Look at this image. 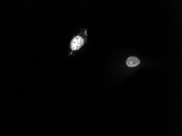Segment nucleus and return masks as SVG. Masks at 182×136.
I'll return each instance as SVG.
<instances>
[{
	"label": "nucleus",
	"mask_w": 182,
	"mask_h": 136,
	"mask_svg": "<svg viewBox=\"0 0 182 136\" xmlns=\"http://www.w3.org/2000/svg\"><path fill=\"white\" fill-rule=\"evenodd\" d=\"M85 43V39L84 37L78 35L74 37L70 43V49L72 51H77L82 47Z\"/></svg>",
	"instance_id": "nucleus-1"
},
{
	"label": "nucleus",
	"mask_w": 182,
	"mask_h": 136,
	"mask_svg": "<svg viewBox=\"0 0 182 136\" xmlns=\"http://www.w3.org/2000/svg\"><path fill=\"white\" fill-rule=\"evenodd\" d=\"M126 63L127 65L129 67H134L139 65L140 61L137 57H130L127 59Z\"/></svg>",
	"instance_id": "nucleus-2"
}]
</instances>
